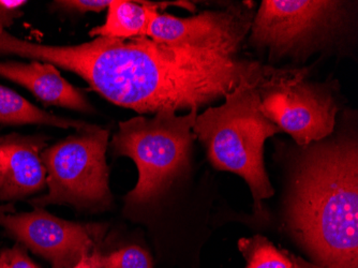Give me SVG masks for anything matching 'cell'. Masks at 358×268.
<instances>
[{"label": "cell", "mask_w": 358, "mask_h": 268, "mask_svg": "<svg viewBox=\"0 0 358 268\" xmlns=\"http://www.w3.org/2000/svg\"><path fill=\"white\" fill-rule=\"evenodd\" d=\"M243 41L173 45L148 37L43 44L42 62L76 74L108 101L140 115L192 110L227 96L262 69L237 58Z\"/></svg>", "instance_id": "6da1fadb"}, {"label": "cell", "mask_w": 358, "mask_h": 268, "mask_svg": "<svg viewBox=\"0 0 358 268\" xmlns=\"http://www.w3.org/2000/svg\"><path fill=\"white\" fill-rule=\"evenodd\" d=\"M292 234L319 268H358V150L352 140L303 153L287 201Z\"/></svg>", "instance_id": "7a4b0ae2"}, {"label": "cell", "mask_w": 358, "mask_h": 268, "mask_svg": "<svg viewBox=\"0 0 358 268\" xmlns=\"http://www.w3.org/2000/svg\"><path fill=\"white\" fill-rule=\"evenodd\" d=\"M262 69L224 97L222 106L208 108L196 116L192 132L206 148L211 164L243 177L248 183L255 211L262 209V201L273 195L263 161L267 139L281 130L265 116L257 92Z\"/></svg>", "instance_id": "3957f363"}, {"label": "cell", "mask_w": 358, "mask_h": 268, "mask_svg": "<svg viewBox=\"0 0 358 268\" xmlns=\"http://www.w3.org/2000/svg\"><path fill=\"white\" fill-rule=\"evenodd\" d=\"M198 111L180 116L161 111L150 118L140 115L120 122L110 149L115 156L132 159L138 171L136 187L124 197L127 209L154 202L188 169Z\"/></svg>", "instance_id": "277c9868"}, {"label": "cell", "mask_w": 358, "mask_h": 268, "mask_svg": "<svg viewBox=\"0 0 358 268\" xmlns=\"http://www.w3.org/2000/svg\"><path fill=\"white\" fill-rule=\"evenodd\" d=\"M108 138V130L92 125L46 147L41 159L48 191L28 203L34 209L50 205L92 211L110 209L113 197L106 158Z\"/></svg>", "instance_id": "5b68a950"}, {"label": "cell", "mask_w": 358, "mask_h": 268, "mask_svg": "<svg viewBox=\"0 0 358 268\" xmlns=\"http://www.w3.org/2000/svg\"><path fill=\"white\" fill-rule=\"evenodd\" d=\"M305 76L303 70L264 66L257 84L265 116L301 146L331 136L338 111L333 97Z\"/></svg>", "instance_id": "8992f818"}, {"label": "cell", "mask_w": 358, "mask_h": 268, "mask_svg": "<svg viewBox=\"0 0 358 268\" xmlns=\"http://www.w3.org/2000/svg\"><path fill=\"white\" fill-rule=\"evenodd\" d=\"M343 3L329 0H264L251 22V42L268 48L271 58L299 55L341 23Z\"/></svg>", "instance_id": "52a82bcc"}, {"label": "cell", "mask_w": 358, "mask_h": 268, "mask_svg": "<svg viewBox=\"0 0 358 268\" xmlns=\"http://www.w3.org/2000/svg\"><path fill=\"white\" fill-rule=\"evenodd\" d=\"M0 227L17 243L48 260L52 268H73L98 250L106 234L104 225L64 220L44 209L1 213Z\"/></svg>", "instance_id": "ba28073f"}, {"label": "cell", "mask_w": 358, "mask_h": 268, "mask_svg": "<svg viewBox=\"0 0 358 268\" xmlns=\"http://www.w3.org/2000/svg\"><path fill=\"white\" fill-rule=\"evenodd\" d=\"M250 11L231 7L224 11H204L191 17L154 12L146 37L173 45L210 46L243 41L251 27Z\"/></svg>", "instance_id": "9c48e42d"}, {"label": "cell", "mask_w": 358, "mask_h": 268, "mask_svg": "<svg viewBox=\"0 0 358 268\" xmlns=\"http://www.w3.org/2000/svg\"><path fill=\"white\" fill-rule=\"evenodd\" d=\"M48 140L42 134L0 136V215L14 213V203L48 188L41 159Z\"/></svg>", "instance_id": "30bf717a"}, {"label": "cell", "mask_w": 358, "mask_h": 268, "mask_svg": "<svg viewBox=\"0 0 358 268\" xmlns=\"http://www.w3.org/2000/svg\"><path fill=\"white\" fill-rule=\"evenodd\" d=\"M0 76L23 86L46 106L94 113L85 94L62 78L54 64L39 60H0Z\"/></svg>", "instance_id": "8fae6325"}, {"label": "cell", "mask_w": 358, "mask_h": 268, "mask_svg": "<svg viewBox=\"0 0 358 268\" xmlns=\"http://www.w3.org/2000/svg\"><path fill=\"white\" fill-rule=\"evenodd\" d=\"M160 3H134L128 0H110L104 24L92 28V38L129 40L146 37L152 14Z\"/></svg>", "instance_id": "7c38bea8"}, {"label": "cell", "mask_w": 358, "mask_h": 268, "mask_svg": "<svg viewBox=\"0 0 358 268\" xmlns=\"http://www.w3.org/2000/svg\"><path fill=\"white\" fill-rule=\"evenodd\" d=\"M40 126L56 127L62 129H87L92 126L82 120H72L46 112L24 97L0 84V126Z\"/></svg>", "instance_id": "4fadbf2b"}, {"label": "cell", "mask_w": 358, "mask_h": 268, "mask_svg": "<svg viewBox=\"0 0 358 268\" xmlns=\"http://www.w3.org/2000/svg\"><path fill=\"white\" fill-rule=\"evenodd\" d=\"M239 250L247 268H295V257L277 249L261 235L239 241Z\"/></svg>", "instance_id": "5bb4252c"}, {"label": "cell", "mask_w": 358, "mask_h": 268, "mask_svg": "<svg viewBox=\"0 0 358 268\" xmlns=\"http://www.w3.org/2000/svg\"><path fill=\"white\" fill-rule=\"evenodd\" d=\"M101 268H154V261L143 248L128 246L103 255Z\"/></svg>", "instance_id": "9a60e30c"}, {"label": "cell", "mask_w": 358, "mask_h": 268, "mask_svg": "<svg viewBox=\"0 0 358 268\" xmlns=\"http://www.w3.org/2000/svg\"><path fill=\"white\" fill-rule=\"evenodd\" d=\"M54 7L64 11L78 12H101L108 9L110 0H60L54 1Z\"/></svg>", "instance_id": "2e32d148"}, {"label": "cell", "mask_w": 358, "mask_h": 268, "mask_svg": "<svg viewBox=\"0 0 358 268\" xmlns=\"http://www.w3.org/2000/svg\"><path fill=\"white\" fill-rule=\"evenodd\" d=\"M25 0H0V32L7 31L16 20L23 15Z\"/></svg>", "instance_id": "e0dca14e"}, {"label": "cell", "mask_w": 358, "mask_h": 268, "mask_svg": "<svg viewBox=\"0 0 358 268\" xmlns=\"http://www.w3.org/2000/svg\"><path fill=\"white\" fill-rule=\"evenodd\" d=\"M0 253L7 261L8 268H39L28 257L21 244H17L11 249L3 250Z\"/></svg>", "instance_id": "ac0fdd59"}, {"label": "cell", "mask_w": 358, "mask_h": 268, "mask_svg": "<svg viewBox=\"0 0 358 268\" xmlns=\"http://www.w3.org/2000/svg\"><path fill=\"white\" fill-rule=\"evenodd\" d=\"M102 262H103V255H101L99 250H96L92 255L84 258L78 265L73 268H101Z\"/></svg>", "instance_id": "d6986e66"}, {"label": "cell", "mask_w": 358, "mask_h": 268, "mask_svg": "<svg viewBox=\"0 0 358 268\" xmlns=\"http://www.w3.org/2000/svg\"><path fill=\"white\" fill-rule=\"evenodd\" d=\"M295 266L296 268H319L315 264L308 263V262L303 261V259L295 257Z\"/></svg>", "instance_id": "ffe728a7"}, {"label": "cell", "mask_w": 358, "mask_h": 268, "mask_svg": "<svg viewBox=\"0 0 358 268\" xmlns=\"http://www.w3.org/2000/svg\"><path fill=\"white\" fill-rule=\"evenodd\" d=\"M0 268H8L7 261H6L5 258L3 257L1 253H0Z\"/></svg>", "instance_id": "44dd1931"}, {"label": "cell", "mask_w": 358, "mask_h": 268, "mask_svg": "<svg viewBox=\"0 0 358 268\" xmlns=\"http://www.w3.org/2000/svg\"><path fill=\"white\" fill-rule=\"evenodd\" d=\"M295 268H296V266H295Z\"/></svg>", "instance_id": "7402d4cb"}]
</instances>
